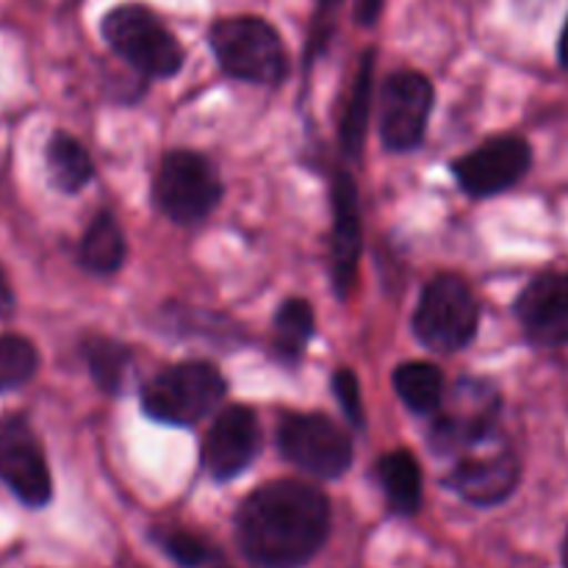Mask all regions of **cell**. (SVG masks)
<instances>
[{
	"instance_id": "obj_1",
	"label": "cell",
	"mask_w": 568,
	"mask_h": 568,
	"mask_svg": "<svg viewBox=\"0 0 568 568\" xmlns=\"http://www.w3.org/2000/svg\"><path fill=\"white\" fill-rule=\"evenodd\" d=\"M331 505L316 486L275 480L255 488L236 514L244 558L261 568H300L327 541Z\"/></svg>"
},
{
	"instance_id": "obj_2",
	"label": "cell",
	"mask_w": 568,
	"mask_h": 568,
	"mask_svg": "<svg viewBox=\"0 0 568 568\" xmlns=\"http://www.w3.org/2000/svg\"><path fill=\"white\" fill-rule=\"evenodd\" d=\"M227 394V383L214 364L186 361L155 375L142 388V408L150 419L189 427L214 414Z\"/></svg>"
},
{
	"instance_id": "obj_3",
	"label": "cell",
	"mask_w": 568,
	"mask_h": 568,
	"mask_svg": "<svg viewBox=\"0 0 568 568\" xmlns=\"http://www.w3.org/2000/svg\"><path fill=\"white\" fill-rule=\"evenodd\" d=\"M209 39L225 75L255 87H277L286 78L281 33L261 17H225Z\"/></svg>"
},
{
	"instance_id": "obj_4",
	"label": "cell",
	"mask_w": 568,
	"mask_h": 568,
	"mask_svg": "<svg viewBox=\"0 0 568 568\" xmlns=\"http://www.w3.org/2000/svg\"><path fill=\"white\" fill-rule=\"evenodd\" d=\"M103 37L122 61L148 78H170L183 67V48L175 33L144 6L111 9L103 17Z\"/></svg>"
},
{
	"instance_id": "obj_5",
	"label": "cell",
	"mask_w": 568,
	"mask_h": 568,
	"mask_svg": "<svg viewBox=\"0 0 568 568\" xmlns=\"http://www.w3.org/2000/svg\"><path fill=\"white\" fill-rule=\"evenodd\" d=\"M480 325V308L469 283L458 275H438L422 292L414 314V333L433 353L469 347Z\"/></svg>"
},
{
	"instance_id": "obj_6",
	"label": "cell",
	"mask_w": 568,
	"mask_h": 568,
	"mask_svg": "<svg viewBox=\"0 0 568 568\" xmlns=\"http://www.w3.org/2000/svg\"><path fill=\"white\" fill-rule=\"evenodd\" d=\"M155 205L178 225L203 222L222 200V181L211 161L194 150H170L153 181Z\"/></svg>"
},
{
	"instance_id": "obj_7",
	"label": "cell",
	"mask_w": 568,
	"mask_h": 568,
	"mask_svg": "<svg viewBox=\"0 0 568 568\" xmlns=\"http://www.w3.org/2000/svg\"><path fill=\"white\" fill-rule=\"evenodd\" d=\"M283 458L308 475L333 480L353 464V442L333 419L322 414H286L277 425Z\"/></svg>"
},
{
	"instance_id": "obj_8",
	"label": "cell",
	"mask_w": 568,
	"mask_h": 568,
	"mask_svg": "<svg viewBox=\"0 0 568 568\" xmlns=\"http://www.w3.org/2000/svg\"><path fill=\"white\" fill-rule=\"evenodd\" d=\"M0 483L26 508H44L53 497L44 447L22 414L0 416Z\"/></svg>"
},
{
	"instance_id": "obj_9",
	"label": "cell",
	"mask_w": 568,
	"mask_h": 568,
	"mask_svg": "<svg viewBox=\"0 0 568 568\" xmlns=\"http://www.w3.org/2000/svg\"><path fill=\"white\" fill-rule=\"evenodd\" d=\"M436 425L430 430V444L436 453H469L480 444L491 442L497 427L499 394L486 381H460L449 408H438Z\"/></svg>"
},
{
	"instance_id": "obj_10",
	"label": "cell",
	"mask_w": 568,
	"mask_h": 568,
	"mask_svg": "<svg viewBox=\"0 0 568 568\" xmlns=\"http://www.w3.org/2000/svg\"><path fill=\"white\" fill-rule=\"evenodd\" d=\"M433 111V83L422 72L403 70L386 78L381 92V139L394 153H408L425 139Z\"/></svg>"
},
{
	"instance_id": "obj_11",
	"label": "cell",
	"mask_w": 568,
	"mask_h": 568,
	"mask_svg": "<svg viewBox=\"0 0 568 568\" xmlns=\"http://www.w3.org/2000/svg\"><path fill=\"white\" fill-rule=\"evenodd\" d=\"M532 164L530 144L521 136L505 133L483 142L469 155L453 164L455 181L471 197H494L505 189L516 186Z\"/></svg>"
},
{
	"instance_id": "obj_12",
	"label": "cell",
	"mask_w": 568,
	"mask_h": 568,
	"mask_svg": "<svg viewBox=\"0 0 568 568\" xmlns=\"http://www.w3.org/2000/svg\"><path fill=\"white\" fill-rule=\"evenodd\" d=\"M261 447L258 419L244 405L220 410L203 442V466L214 480L227 483L242 475Z\"/></svg>"
},
{
	"instance_id": "obj_13",
	"label": "cell",
	"mask_w": 568,
	"mask_h": 568,
	"mask_svg": "<svg viewBox=\"0 0 568 568\" xmlns=\"http://www.w3.org/2000/svg\"><path fill=\"white\" fill-rule=\"evenodd\" d=\"M516 316L527 338L538 347H560L568 342V275L544 272L521 288Z\"/></svg>"
},
{
	"instance_id": "obj_14",
	"label": "cell",
	"mask_w": 568,
	"mask_h": 568,
	"mask_svg": "<svg viewBox=\"0 0 568 568\" xmlns=\"http://www.w3.org/2000/svg\"><path fill=\"white\" fill-rule=\"evenodd\" d=\"M521 466L510 449L483 455V458H464L447 475V488H453L466 503L491 508V505L505 503L519 486Z\"/></svg>"
},
{
	"instance_id": "obj_15",
	"label": "cell",
	"mask_w": 568,
	"mask_h": 568,
	"mask_svg": "<svg viewBox=\"0 0 568 568\" xmlns=\"http://www.w3.org/2000/svg\"><path fill=\"white\" fill-rule=\"evenodd\" d=\"M361 244V209H358V186L347 172H338L333 178V281L336 292L347 297L358 272Z\"/></svg>"
},
{
	"instance_id": "obj_16",
	"label": "cell",
	"mask_w": 568,
	"mask_h": 568,
	"mask_svg": "<svg viewBox=\"0 0 568 568\" xmlns=\"http://www.w3.org/2000/svg\"><path fill=\"white\" fill-rule=\"evenodd\" d=\"M377 480L388 508L399 516H414L422 508V469L408 449H392L377 460Z\"/></svg>"
},
{
	"instance_id": "obj_17",
	"label": "cell",
	"mask_w": 568,
	"mask_h": 568,
	"mask_svg": "<svg viewBox=\"0 0 568 568\" xmlns=\"http://www.w3.org/2000/svg\"><path fill=\"white\" fill-rule=\"evenodd\" d=\"M128 242L122 233L120 222L109 214L100 211L92 222H89L87 233H83L81 244H78V261L83 270L92 275H114L122 264H125Z\"/></svg>"
},
{
	"instance_id": "obj_18",
	"label": "cell",
	"mask_w": 568,
	"mask_h": 568,
	"mask_svg": "<svg viewBox=\"0 0 568 568\" xmlns=\"http://www.w3.org/2000/svg\"><path fill=\"white\" fill-rule=\"evenodd\" d=\"M83 361L89 366L94 386L109 397H116L125 388L128 369H131V349L116 338L103 333H89L81 344Z\"/></svg>"
},
{
	"instance_id": "obj_19",
	"label": "cell",
	"mask_w": 568,
	"mask_h": 568,
	"mask_svg": "<svg viewBox=\"0 0 568 568\" xmlns=\"http://www.w3.org/2000/svg\"><path fill=\"white\" fill-rule=\"evenodd\" d=\"M394 392L416 416H436L444 405V377L438 366L408 361L394 369Z\"/></svg>"
},
{
	"instance_id": "obj_20",
	"label": "cell",
	"mask_w": 568,
	"mask_h": 568,
	"mask_svg": "<svg viewBox=\"0 0 568 568\" xmlns=\"http://www.w3.org/2000/svg\"><path fill=\"white\" fill-rule=\"evenodd\" d=\"M44 161H48L50 181H53V186L64 194L81 192L94 175V164L92 159H89L87 148L64 131L50 136L48 150H44Z\"/></svg>"
},
{
	"instance_id": "obj_21",
	"label": "cell",
	"mask_w": 568,
	"mask_h": 568,
	"mask_svg": "<svg viewBox=\"0 0 568 568\" xmlns=\"http://www.w3.org/2000/svg\"><path fill=\"white\" fill-rule=\"evenodd\" d=\"M372 87H375V55L369 50L361 59L353 92H349L347 109H344L342 116V148L347 155H361V148H364L366 128H369L372 116Z\"/></svg>"
},
{
	"instance_id": "obj_22",
	"label": "cell",
	"mask_w": 568,
	"mask_h": 568,
	"mask_svg": "<svg viewBox=\"0 0 568 568\" xmlns=\"http://www.w3.org/2000/svg\"><path fill=\"white\" fill-rule=\"evenodd\" d=\"M314 327H316L314 305L297 297L286 300V303L277 308V316H275L277 358L286 361V364H297V361L303 358L308 342L314 338Z\"/></svg>"
},
{
	"instance_id": "obj_23",
	"label": "cell",
	"mask_w": 568,
	"mask_h": 568,
	"mask_svg": "<svg viewBox=\"0 0 568 568\" xmlns=\"http://www.w3.org/2000/svg\"><path fill=\"white\" fill-rule=\"evenodd\" d=\"M39 369V349L31 338L3 333L0 336V394L22 388Z\"/></svg>"
},
{
	"instance_id": "obj_24",
	"label": "cell",
	"mask_w": 568,
	"mask_h": 568,
	"mask_svg": "<svg viewBox=\"0 0 568 568\" xmlns=\"http://www.w3.org/2000/svg\"><path fill=\"white\" fill-rule=\"evenodd\" d=\"M153 538L155 544L164 549L166 558L175 560L178 566L200 568L209 564L211 558L209 544H205L200 536H194V532L181 530V527H161V530L153 532Z\"/></svg>"
},
{
	"instance_id": "obj_25",
	"label": "cell",
	"mask_w": 568,
	"mask_h": 568,
	"mask_svg": "<svg viewBox=\"0 0 568 568\" xmlns=\"http://www.w3.org/2000/svg\"><path fill=\"white\" fill-rule=\"evenodd\" d=\"M333 392H336L338 403H342L344 414L353 425H364V399H361V383L353 369H338L333 375Z\"/></svg>"
},
{
	"instance_id": "obj_26",
	"label": "cell",
	"mask_w": 568,
	"mask_h": 568,
	"mask_svg": "<svg viewBox=\"0 0 568 568\" xmlns=\"http://www.w3.org/2000/svg\"><path fill=\"white\" fill-rule=\"evenodd\" d=\"M386 0H355V20L361 26H375Z\"/></svg>"
},
{
	"instance_id": "obj_27",
	"label": "cell",
	"mask_w": 568,
	"mask_h": 568,
	"mask_svg": "<svg viewBox=\"0 0 568 568\" xmlns=\"http://www.w3.org/2000/svg\"><path fill=\"white\" fill-rule=\"evenodd\" d=\"M14 311V292H11V283L6 277L3 266H0V316H9Z\"/></svg>"
},
{
	"instance_id": "obj_28",
	"label": "cell",
	"mask_w": 568,
	"mask_h": 568,
	"mask_svg": "<svg viewBox=\"0 0 568 568\" xmlns=\"http://www.w3.org/2000/svg\"><path fill=\"white\" fill-rule=\"evenodd\" d=\"M560 64L568 70V20H566L564 33H560Z\"/></svg>"
},
{
	"instance_id": "obj_29",
	"label": "cell",
	"mask_w": 568,
	"mask_h": 568,
	"mask_svg": "<svg viewBox=\"0 0 568 568\" xmlns=\"http://www.w3.org/2000/svg\"><path fill=\"white\" fill-rule=\"evenodd\" d=\"M338 3H342V0H320V9L327 14V11H336Z\"/></svg>"
},
{
	"instance_id": "obj_30",
	"label": "cell",
	"mask_w": 568,
	"mask_h": 568,
	"mask_svg": "<svg viewBox=\"0 0 568 568\" xmlns=\"http://www.w3.org/2000/svg\"><path fill=\"white\" fill-rule=\"evenodd\" d=\"M564 566L568 568V530H566V538H564Z\"/></svg>"
}]
</instances>
